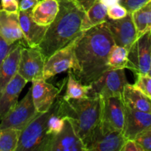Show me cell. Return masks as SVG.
<instances>
[{"mask_svg":"<svg viewBox=\"0 0 151 151\" xmlns=\"http://www.w3.org/2000/svg\"><path fill=\"white\" fill-rule=\"evenodd\" d=\"M114 44L106 22L83 32L75 44L78 66L73 72L75 78L86 85L98 79L109 69L108 58Z\"/></svg>","mask_w":151,"mask_h":151,"instance_id":"obj_1","label":"cell"},{"mask_svg":"<svg viewBox=\"0 0 151 151\" xmlns=\"http://www.w3.org/2000/svg\"><path fill=\"white\" fill-rule=\"evenodd\" d=\"M59 10L52 23L48 27L38 48L46 59L59 49L78 38L85 12L74 0H58Z\"/></svg>","mask_w":151,"mask_h":151,"instance_id":"obj_2","label":"cell"},{"mask_svg":"<svg viewBox=\"0 0 151 151\" xmlns=\"http://www.w3.org/2000/svg\"><path fill=\"white\" fill-rule=\"evenodd\" d=\"M55 103L59 114L70 121L82 141L101 121L103 98L100 96L68 100L58 97Z\"/></svg>","mask_w":151,"mask_h":151,"instance_id":"obj_3","label":"cell"},{"mask_svg":"<svg viewBox=\"0 0 151 151\" xmlns=\"http://www.w3.org/2000/svg\"><path fill=\"white\" fill-rule=\"evenodd\" d=\"M52 106L47 111L38 113L21 131L15 151H46L50 136L47 134V122Z\"/></svg>","mask_w":151,"mask_h":151,"instance_id":"obj_4","label":"cell"},{"mask_svg":"<svg viewBox=\"0 0 151 151\" xmlns=\"http://www.w3.org/2000/svg\"><path fill=\"white\" fill-rule=\"evenodd\" d=\"M125 140L122 132L109 129L100 122L83 143L86 151H120Z\"/></svg>","mask_w":151,"mask_h":151,"instance_id":"obj_5","label":"cell"},{"mask_svg":"<svg viewBox=\"0 0 151 151\" xmlns=\"http://www.w3.org/2000/svg\"><path fill=\"white\" fill-rule=\"evenodd\" d=\"M128 83L125 69H108L98 79L88 84L89 97L100 96L106 99L122 96L124 87Z\"/></svg>","mask_w":151,"mask_h":151,"instance_id":"obj_6","label":"cell"},{"mask_svg":"<svg viewBox=\"0 0 151 151\" xmlns=\"http://www.w3.org/2000/svg\"><path fill=\"white\" fill-rule=\"evenodd\" d=\"M77 38L58 50L47 58L43 71L44 80L47 81L65 71L73 69L74 72L78 70V62L75 51Z\"/></svg>","mask_w":151,"mask_h":151,"instance_id":"obj_7","label":"cell"},{"mask_svg":"<svg viewBox=\"0 0 151 151\" xmlns=\"http://www.w3.org/2000/svg\"><path fill=\"white\" fill-rule=\"evenodd\" d=\"M151 63V30L137 38L128 51L126 69L135 75L147 74Z\"/></svg>","mask_w":151,"mask_h":151,"instance_id":"obj_8","label":"cell"},{"mask_svg":"<svg viewBox=\"0 0 151 151\" xmlns=\"http://www.w3.org/2000/svg\"><path fill=\"white\" fill-rule=\"evenodd\" d=\"M38 114L29 88L24 97L0 120V129L14 128L22 131Z\"/></svg>","mask_w":151,"mask_h":151,"instance_id":"obj_9","label":"cell"},{"mask_svg":"<svg viewBox=\"0 0 151 151\" xmlns=\"http://www.w3.org/2000/svg\"><path fill=\"white\" fill-rule=\"evenodd\" d=\"M46 60L38 47H23L21 51L18 74L27 83L42 78Z\"/></svg>","mask_w":151,"mask_h":151,"instance_id":"obj_10","label":"cell"},{"mask_svg":"<svg viewBox=\"0 0 151 151\" xmlns=\"http://www.w3.org/2000/svg\"><path fill=\"white\" fill-rule=\"evenodd\" d=\"M106 23L114 44L125 47L128 51L137 38V29L131 13H128L125 17L116 20L108 18Z\"/></svg>","mask_w":151,"mask_h":151,"instance_id":"obj_11","label":"cell"},{"mask_svg":"<svg viewBox=\"0 0 151 151\" xmlns=\"http://www.w3.org/2000/svg\"><path fill=\"white\" fill-rule=\"evenodd\" d=\"M125 106L122 96L103 99L101 123L109 129L122 132L125 122Z\"/></svg>","mask_w":151,"mask_h":151,"instance_id":"obj_12","label":"cell"},{"mask_svg":"<svg viewBox=\"0 0 151 151\" xmlns=\"http://www.w3.org/2000/svg\"><path fill=\"white\" fill-rule=\"evenodd\" d=\"M46 151H86L82 139L77 135L72 123L65 119L63 129L50 136Z\"/></svg>","mask_w":151,"mask_h":151,"instance_id":"obj_13","label":"cell"},{"mask_svg":"<svg viewBox=\"0 0 151 151\" xmlns=\"http://www.w3.org/2000/svg\"><path fill=\"white\" fill-rule=\"evenodd\" d=\"M30 89L34 106L38 113L50 110L60 92V89L43 78L32 81Z\"/></svg>","mask_w":151,"mask_h":151,"instance_id":"obj_14","label":"cell"},{"mask_svg":"<svg viewBox=\"0 0 151 151\" xmlns=\"http://www.w3.org/2000/svg\"><path fill=\"white\" fill-rule=\"evenodd\" d=\"M151 128V113L139 111L125 106V122L122 134L125 139H135Z\"/></svg>","mask_w":151,"mask_h":151,"instance_id":"obj_15","label":"cell"},{"mask_svg":"<svg viewBox=\"0 0 151 151\" xmlns=\"http://www.w3.org/2000/svg\"><path fill=\"white\" fill-rule=\"evenodd\" d=\"M21 29L26 44L29 47H38L44 38L48 27L35 23L31 16V10L19 12Z\"/></svg>","mask_w":151,"mask_h":151,"instance_id":"obj_16","label":"cell"},{"mask_svg":"<svg viewBox=\"0 0 151 151\" xmlns=\"http://www.w3.org/2000/svg\"><path fill=\"white\" fill-rule=\"evenodd\" d=\"M27 83L17 73L0 93V120L17 104L19 94Z\"/></svg>","mask_w":151,"mask_h":151,"instance_id":"obj_17","label":"cell"},{"mask_svg":"<svg viewBox=\"0 0 151 151\" xmlns=\"http://www.w3.org/2000/svg\"><path fill=\"white\" fill-rule=\"evenodd\" d=\"M0 35L9 44L25 42L19 24V13H8L0 10Z\"/></svg>","mask_w":151,"mask_h":151,"instance_id":"obj_18","label":"cell"},{"mask_svg":"<svg viewBox=\"0 0 151 151\" xmlns=\"http://www.w3.org/2000/svg\"><path fill=\"white\" fill-rule=\"evenodd\" d=\"M58 10V0H40L31 10V16L38 24L49 27L55 20Z\"/></svg>","mask_w":151,"mask_h":151,"instance_id":"obj_19","label":"cell"},{"mask_svg":"<svg viewBox=\"0 0 151 151\" xmlns=\"http://www.w3.org/2000/svg\"><path fill=\"white\" fill-rule=\"evenodd\" d=\"M122 97L127 107L136 111L151 113V100L136 88L134 84L128 83L125 86Z\"/></svg>","mask_w":151,"mask_h":151,"instance_id":"obj_20","label":"cell"},{"mask_svg":"<svg viewBox=\"0 0 151 151\" xmlns=\"http://www.w3.org/2000/svg\"><path fill=\"white\" fill-rule=\"evenodd\" d=\"M24 44H20L12 50L0 66V93L18 73L21 51Z\"/></svg>","mask_w":151,"mask_h":151,"instance_id":"obj_21","label":"cell"},{"mask_svg":"<svg viewBox=\"0 0 151 151\" xmlns=\"http://www.w3.org/2000/svg\"><path fill=\"white\" fill-rule=\"evenodd\" d=\"M108 7L99 0L91 6L84 14L81 23V31L85 32L97 25L103 23L108 19Z\"/></svg>","mask_w":151,"mask_h":151,"instance_id":"obj_22","label":"cell"},{"mask_svg":"<svg viewBox=\"0 0 151 151\" xmlns=\"http://www.w3.org/2000/svg\"><path fill=\"white\" fill-rule=\"evenodd\" d=\"M131 14L137 29V38L151 30V0Z\"/></svg>","mask_w":151,"mask_h":151,"instance_id":"obj_23","label":"cell"},{"mask_svg":"<svg viewBox=\"0 0 151 151\" xmlns=\"http://www.w3.org/2000/svg\"><path fill=\"white\" fill-rule=\"evenodd\" d=\"M68 75L66 93L62 98L65 100L88 98L89 97V86L78 81L72 71H69Z\"/></svg>","mask_w":151,"mask_h":151,"instance_id":"obj_24","label":"cell"},{"mask_svg":"<svg viewBox=\"0 0 151 151\" xmlns=\"http://www.w3.org/2000/svg\"><path fill=\"white\" fill-rule=\"evenodd\" d=\"M128 64V50L114 44L112 47L108 58L109 69H126Z\"/></svg>","mask_w":151,"mask_h":151,"instance_id":"obj_25","label":"cell"},{"mask_svg":"<svg viewBox=\"0 0 151 151\" xmlns=\"http://www.w3.org/2000/svg\"><path fill=\"white\" fill-rule=\"evenodd\" d=\"M21 131L4 128L0 131V151H15L17 147Z\"/></svg>","mask_w":151,"mask_h":151,"instance_id":"obj_26","label":"cell"},{"mask_svg":"<svg viewBox=\"0 0 151 151\" xmlns=\"http://www.w3.org/2000/svg\"><path fill=\"white\" fill-rule=\"evenodd\" d=\"M66 118L59 114L56 109L55 103L52 105V111L49 117L47 122V131L48 135H55L63 129Z\"/></svg>","mask_w":151,"mask_h":151,"instance_id":"obj_27","label":"cell"},{"mask_svg":"<svg viewBox=\"0 0 151 151\" xmlns=\"http://www.w3.org/2000/svg\"><path fill=\"white\" fill-rule=\"evenodd\" d=\"M136 75L137 79L134 86L151 100V76L148 73Z\"/></svg>","mask_w":151,"mask_h":151,"instance_id":"obj_28","label":"cell"},{"mask_svg":"<svg viewBox=\"0 0 151 151\" xmlns=\"http://www.w3.org/2000/svg\"><path fill=\"white\" fill-rule=\"evenodd\" d=\"M128 14V12L126 9L121 5L119 3H116L108 7L107 16L109 19L116 20L125 17Z\"/></svg>","mask_w":151,"mask_h":151,"instance_id":"obj_29","label":"cell"},{"mask_svg":"<svg viewBox=\"0 0 151 151\" xmlns=\"http://www.w3.org/2000/svg\"><path fill=\"white\" fill-rule=\"evenodd\" d=\"M23 44L27 46L26 43L23 41H19V42L14 43L13 44H9L0 35V66L1 65L2 62L6 58L9 53L14 50L19 44Z\"/></svg>","mask_w":151,"mask_h":151,"instance_id":"obj_30","label":"cell"},{"mask_svg":"<svg viewBox=\"0 0 151 151\" xmlns=\"http://www.w3.org/2000/svg\"><path fill=\"white\" fill-rule=\"evenodd\" d=\"M0 10L8 13H18L19 12V0H1Z\"/></svg>","mask_w":151,"mask_h":151,"instance_id":"obj_31","label":"cell"},{"mask_svg":"<svg viewBox=\"0 0 151 151\" xmlns=\"http://www.w3.org/2000/svg\"><path fill=\"white\" fill-rule=\"evenodd\" d=\"M148 0H119L118 3L123 6L129 13L137 10L144 5Z\"/></svg>","mask_w":151,"mask_h":151,"instance_id":"obj_32","label":"cell"},{"mask_svg":"<svg viewBox=\"0 0 151 151\" xmlns=\"http://www.w3.org/2000/svg\"><path fill=\"white\" fill-rule=\"evenodd\" d=\"M135 140L142 146L144 151H151V128L140 134Z\"/></svg>","mask_w":151,"mask_h":151,"instance_id":"obj_33","label":"cell"},{"mask_svg":"<svg viewBox=\"0 0 151 151\" xmlns=\"http://www.w3.org/2000/svg\"><path fill=\"white\" fill-rule=\"evenodd\" d=\"M120 151H144V150L135 139H126Z\"/></svg>","mask_w":151,"mask_h":151,"instance_id":"obj_34","label":"cell"},{"mask_svg":"<svg viewBox=\"0 0 151 151\" xmlns=\"http://www.w3.org/2000/svg\"><path fill=\"white\" fill-rule=\"evenodd\" d=\"M40 0H22L19 2V10L20 11H26V10H32Z\"/></svg>","mask_w":151,"mask_h":151,"instance_id":"obj_35","label":"cell"},{"mask_svg":"<svg viewBox=\"0 0 151 151\" xmlns=\"http://www.w3.org/2000/svg\"><path fill=\"white\" fill-rule=\"evenodd\" d=\"M83 10L84 12H86L91 6L94 5L99 0H74Z\"/></svg>","mask_w":151,"mask_h":151,"instance_id":"obj_36","label":"cell"},{"mask_svg":"<svg viewBox=\"0 0 151 151\" xmlns=\"http://www.w3.org/2000/svg\"><path fill=\"white\" fill-rule=\"evenodd\" d=\"M103 4H104L105 5H106L107 7L112 5V4H114L116 3H118L119 0H100Z\"/></svg>","mask_w":151,"mask_h":151,"instance_id":"obj_37","label":"cell"},{"mask_svg":"<svg viewBox=\"0 0 151 151\" xmlns=\"http://www.w3.org/2000/svg\"><path fill=\"white\" fill-rule=\"evenodd\" d=\"M148 74H149V75H150V76H151V63H150V70H149Z\"/></svg>","mask_w":151,"mask_h":151,"instance_id":"obj_38","label":"cell"},{"mask_svg":"<svg viewBox=\"0 0 151 151\" xmlns=\"http://www.w3.org/2000/svg\"><path fill=\"white\" fill-rule=\"evenodd\" d=\"M0 131H1V129H0Z\"/></svg>","mask_w":151,"mask_h":151,"instance_id":"obj_39","label":"cell"}]
</instances>
